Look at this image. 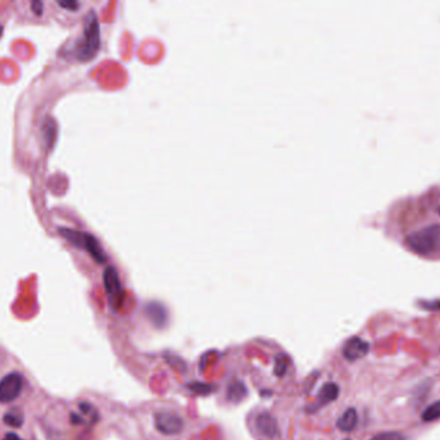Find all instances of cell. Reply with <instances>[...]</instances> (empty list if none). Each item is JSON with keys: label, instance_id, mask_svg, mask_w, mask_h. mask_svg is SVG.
I'll use <instances>...</instances> for the list:
<instances>
[{"label": "cell", "instance_id": "1", "mask_svg": "<svg viewBox=\"0 0 440 440\" xmlns=\"http://www.w3.org/2000/svg\"><path fill=\"white\" fill-rule=\"evenodd\" d=\"M417 217L416 212L413 213ZM438 217H417L411 222L406 221V229L402 230L400 241L412 254L426 258L440 257V222Z\"/></svg>", "mask_w": 440, "mask_h": 440}, {"label": "cell", "instance_id": "2", "mask_svg": "<svg viewBox=\"0 0 440 440\" xmlns=\"http://www.w3.org/2000/svg\"><path fill=\"white\" fill-rule=\"evenodd\" d=\"M99 45H101V29H99L97 14L94 11H89L84 17L83 32L79 36H76L75 40L67 49H64V55L71 56L77 61L86 62L97 55Z\"/></svg>", "mask_w": 440, "mask_h": 440}, {"label": "cell", "instance_id": "3", "mask_svg": "<svg viewBox=\"0 0 440 440\" xmlns=\"http://www.w3.org/2000/svg\"><path fill=\"white\" fill-rule=\"evenodd\" d=\"M17 23L23 25H47L53 20L52 1L25 0L12 3Z\"/></svg>", "mask_w": 440, "mask_h": 440}, {"label": "cell", "instance_id": "4", "mask_svg": "<svg viewBox=\"0 0 440 440\" xmlns=\"http://www.w3.org/2000/svg\"><path fill=\"white\" fill-rule=\"evenodd\" d=\"M153 424L159 432H161L164 435H168V437L178 435L184 429L183 418L172 411L156 412L155 417H153Z\"/></svg>", "mask_w": 440, "mask_h": 440}, {"label": "cell", "instance_id": "5", "mask_svg": "<svg viewBox=\"0 0 440 440\" xmlns=\"http://www.w3.org/2000/svg\"><path fill=\"white\" fill-rule=\"evenodd\" d=\"M23 389V377L18 372L4 376L0 380V403L8 404L18 399Z\"/></svg>", "mask_w": 440, "mask_h": 440}, {"label": "cell", "instance_id": "6", "mask_svg": "<svg viewBox=\"0 0 440 440\" xmlns=\"http://www.w3.org/2000/svg\"><path fill=\"white\" fill-rule=\"evenodd\" d=\"M255 429L260 437L266 440H279L281 437L277 419L273 417L268 411H261L255 417Z\"/></svg>", "mask_w": 440, "mask_h": 440}, {"label": "cell", "instance_id": "7", "mask_svg": "<svg viewBox=\"0 0 440 440\" xmlns=\"http://www.w3.org/2000/svg\"><path fill=\"white\" fill-rule=\"evenodd\" d=\"M103 280H105V286H106L111 304H118V305L122 298V286H121L116 269L112 266L107 267L103 274Z\"/></svg>", "mask_w": 440, "mask_h": 440}, {"label": "cell", "instance_id": "8", "mask_svg": "<svg viewBox=\"0 0 440 440\" xmlns=\"http://www.w3.org/2000/svg\"><path fill=\"white\" fill-rule=\"evenodd\" d=\"M370 352V343L362 340L361 337H352L345 342L343 347L344 358L349 362H355L362 358Z\"/></svg>", "mask_w": 440, "mask_h": 440}, {"label": "cell", "instance_id": "9", "mask_svg": "<svg viewBox=\"0 0 440 440\" xmlns=\"http://www.w3.org/2000/svg\"><path fill=\"white\" fill-rule=\"evenodd\" d=\"M339 394H340V389L339 386L333 382H327L321 387L318 395H317V399H315V403L313 404L311 407V412H315L318 411L320 408L324 407L330 403L335 402L337 398H339Z\"/></svg>", "mask_w": 440, "mask_h": 440}, {"label": "cell", "instance_id": "10", "mask_svg": "<svg viewBox=\"0 0 440 440\" xmlns=\"http://www.w3.org/2000/svg\"><path fill=\"white\" fill-rule=\"evenodd\" d=\"M358 424V413L355 408H348L343 415L339 417L336 426L337 429L341 430L344 432H350L355 429Z\"/></svg>", "mask_w": 440, "mask_h": 440}, {"label": "cell", "instance_id": "11", "mask_svg": "<svg viewBox=\"0 0 440 440\" xmlns=\"http://www.w3.org/2000/svg\"><path fill=\"white\" fill-rule=\"evenodd\" d=\"M247 395V390L245 385L242 382H232L229 387L227 389V396L231 402H235V403H238L241 402L245 396Z\"/></svg>", "mask_w": 440, "mask_h": 440}, {"label": "cell", "instance_id": "12", "mask_svg": "<svg viewBox=\"0 0 440 440\" xmlns=\"http://www.w3.org/2000/svg\"><path fill=\"white\" fill-rule=\"evenodd\" d=\"M12 13H13V8H12V3H0V40L4 35V30L5 26L8 23V20L11 19Z\"/></svg>", "mask_w": 440, "mask_h": 440}, {"label": "cell", "instance_id": "13", "mask_svg": "<svg viewBox=\"0 0 440 440\" xmlns=\"http://www.w3.org/2000/svg\"><path fill=\"white\" fill-rule=\"evenodd\" d=\"M422 421L425 422H432V421H437L440 418V400L430 404L429 407L426 408L424 412H422Z\"/></svg>", "mask_w": 440, "mask_h": 440}, {"label": "cell", "instance_id": "14", "mask_svg": "<svg viewBox=\"0 0 440 440\" xmlns=\"http://www.w3.org/2000/svg\"><path fill=\"white\" fill-rule=\"evenodd\" d=\"M289 364H290V360L285 356V355H281L279 359L276 360V364H274V374L277 377H283L287 369H289Z\"/></svg>", "mask_w": 440, "mask_h": 440}, {"label": "cell", "instance_id": "15", "mask_svg": "<svg viewBox=\"0 0 440 440\" xmlns=\"http://www.w3.org/2000/svg\"><path fill=\"white\" fill-rule=\"evenodd\" d=\"M371 440H406L404 437L399 432L396 431H385V432H380L375 435Z\"/></svg>", "mask_w": 440, "mask_h": 440}, {"label": "cell", "instance_id": "16", "mask_svg": "<svg viewBox=\"0 0 440 440\" xmlns=\"http://www.w3.org/2000/svg\"><path fill=\"white\" fill-rule=\"evenodd\" d=\"M4 421H5V424H7V425H10L12 428H20L23 419H22L21 416H16V415L8 413V415H5Z\"/></svg>", "mask_w": 440, "mask_h": 440}, {"label": "cell", "instance_id": "17", "mask_svg": "<svg viewBox=\"0 0 440 440\" xmlns=\"http://www.w3.org/2000/svg\"><path fill=\"white\" fill-rule=\"evenodd\" d=\"M422 308H428V310H440V300L422 302Z\"/></svg>", "mask_w": 440, "mask_h": 440}, {"label": "cell", "instance_id": "18", "mask_svg": "<svg viewBox=\"0 0 440 440\" xmlns=\"http://www.w3.org/2000/svg\"><path fill=\"white\" fill-rule=\"evenodd\" d=\"M4 440H21L16 434H12V432H10L5 438H4Z\"/></svg>", "mask_w": 440, "mask_h": 440}, {"label": "cell", "instance_id": "19", "mask_svg": "<svg viewBox=\"0 0 440 440\" xmlns=\"http://www.w3.org/2000/svg\"><path fill=\"white\" fill-rule=\"evenodd\" d=\"M345 440H350V439H345Z\"/></svg>", "mask_w": 440, "mask_h": 440}]
</instances>
